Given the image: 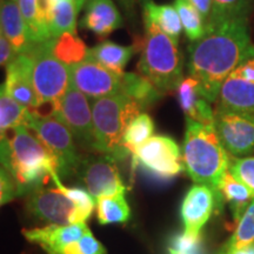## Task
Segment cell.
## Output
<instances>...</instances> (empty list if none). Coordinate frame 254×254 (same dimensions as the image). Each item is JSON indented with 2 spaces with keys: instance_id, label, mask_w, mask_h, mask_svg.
I'll use <instances>...</instances> for the list:
<instances>
[{
  "instance_id": "cell-1",
  "label": "cell",
  "mask_w": 254,
  "mask_h": 254,
  "mask_svg": "<svg viewBox=\"0 0 254 254\" xmlns=\"http://www.w3.org/2000/svg\"><path fill=\"white\" fill-rule=\"evenodd\" d=\"M253 47L247 19L228 20L209 28L190 46L189 71L205 97L215 103L221 85Z\"/></svg>"
},
{
  "instance_id": "cell-2",
  "label": "cell",
  "mask_w": 254,
  "mask_h": 254,
  "mask_svg": "<svg viewBox=\"0 0 254 254\" xmlns=\"http://www.w3.org/2000/svg\"><path fill=\"white\" fill-rule=\"evenodd\" d=\"M0 166L13 179L18 195L28 194L59 174L55 155L25 125L9 131L0 142Z\"/></svg>"
},
{
  "instance_id": "cell-3",
  "label": "cell",
  "mask_w": 254,
  "mask_h": 254,
  "mask_svg": "<svg viewBox=\"0 0 254 254\" xmlns=\"http://www.w3.org/2000/svg\"><path fill=\"white\" fill-rule=\"evenodd\" d=\"M183 161L193 182L211 187L218 193L219 184L230 168L231 158L213 125L186 118Z\"/></svg>"
},
{
  "instance_id": "cell-4",
  "label": "cell",
  "mask_w": 254,
  "mask_h": 254,
  "mask_svg": "<svg viewBox=\"0 0 254 254\" xmlns=\"http://www.w3.org/2000/svg\"><path fill=\"white\" fill-rule=\"evenodd\" d=\"M56 187L41 185L28 193L26 207L34 217L56 225L86 222L95 208V200L86 190L65 186L59 174L52 177Z\"/></svg>"
},
{
  "instance_id": "cell-5",
  "label": "cell",
  "mask_w": 254,
  "mask_h": 254,
  "mask_svg": "<svg viewBox=\"0 0 254 254\" xmlns=\"http://www.w3.org/2000/svg\"><path fill=\"white\" fill-rule=\"evenodd\" d=\"M145 109L128 95L118 93L99 98L92 103L95 153L110 155L117 161L129 153L124 147L127 127Z\"/></svg>"
},
{
  "instance_id": "cell-6",
  "label": "cell",
  "mask_w": 254,
  "mask_h": 254,
  "mask_svg": "<svg viewBox=\"0 0 254 254\" xmlns=\"http://www.w3.org/2000/svg\"><path fill=\"white\" fill-rule=\"evenodd\" d=\"M183 56L178 43L145 18V39L139 71L161 93L177 90L183 80Z\"/></svg>"
},
{
  "instance_id": "cell-7",
  "label": "cell",
  "mask_w": 254,
  "mask_h": 254,
  "mask_svg": "<svg viewBox=\"0 0 254 254\" xmlns=\"http://www.w3.org/2000/svg\"><path fill=\"white\" fill-rule=\"evenodd\" d=\"M27 53L31 60V79L38 98L33 116H55L59 100L69 86V67L53 56L49 40L32 44Z\"/></svg>"
},
{
  "instance_id": "cell-8",
  "label": "cell",
  "mask_w": 254,
  "mask_h": 254,
  "mask_svg": "<svg viewBox=\"0 0 254 254\" xmlns=\"http://www.w3.org/2000/svg\"><path fill=\"white\" fill-rule=\"evenodd\" d=\"M27 127L55 155L59 165L60 177L75 174L82 155L77 147V141L65 124L56 116L38 117L32 114Z\"/></svg>"
},
{
  "instance_id": "cell-9",
  "label": "cell",
  "mask_w": 254,
  "mask_h": 254,
  "mask_svg": "<svg viewBox=\"0 0 254 254\" xmlns=\"http://www.w3.org/2000/svg\"><path fill=\"white\" fill-rule=\"evenodd\" d=\"M132 168L154 179H172L184 170L182 152L170 136L153 135L132 154Z\"/></svg>"
},
{
  "instance_id": "cell-10",
  "label": "cell",
  "mask_w": 254,
  "mask_h": 254,
  "mask_svg": "<svg viewBox=\"0 0 254 254\" xmlns=\"http://www.w3.org/2000/svg\"><path fill=\"white\" fill-rule=\"evenodd\" d=\"M118 161L106 154L82 155L74 176L94 200L101 196L126 193L127 187L120 176Z\"/></svg>"
},
{
  "instance_id": "cell-11",
  "label": "cell",
  "mask_w": 254,
  "mask_h": 254,
  "mask_svg": "<svg viewBox=\"0 0 254 254\" xmlns=\"http://www.w3.org/2000/svg\"><path fill=\"white\" fill-rule=\"evenodd\" d=\"M55 116L65 124L79 145L88 151L95 152L92 106L86 95L71 82L57 105Z\"/></svg>"
},
{
  "instance_id": "cell-12",
  "label": "cell",
  "mask_w": 254,
  "mask_h": 254,
  "mask_svg": "<svg viewBox=\"0 0 254 254\" xmlns=\"http://www.w3.org/2000/svg\"><path fill=\"white\" fill-rule=\"evenodd\" d=\"M214 128L232 155L243 157L254 152V116L220 109L214 110Z\"/></svg>"
},
{
  "instance_id": "cell-13",
  "label": "cell",
  "mask_w": 254,
  "mask_h": 254,
  "mask_svg": "<svg viewBox=\"0 0 254 254\" xmlns=\"http://www.w3.org/2000/svg\"><path fill=\"white\" fill-rule=\"evenodd\" d=\"M123 74L110 71L88 57L69 66V82L93 100L123 93Z\"/></svg>"
},
{
  "instance_id": "cell-14",
  "label": "cell",
  "mask_w": 254,
  "mask_h": 254,
  "mask_svg": "<svg viewBox=\"0 0 254 254\" xmlns=\"http://www.w3.org/2000/svg\"><path fill=\"white\" fill-rule=\"evenodd\" d=\"M220 198L211 187L195 184L190 187L182 204L183 234L189 238H199L202 227L209 220L217 199Z\"/></svg>"
},
{
  "instance_id": "cell-15",
  "label": "cell",
  "mask_w": 254,
  "mask_h": 254,
  "mask_svg": "<svg viewBox=\"0 0 254 254\" xmlns=\"http://www.w3.org/2000/svg\"><path fill=\"white\" fill-rule=\"evenodd\" d=\"M31 60L27 53L15 55L6 65L5 88L9 97L31 114L38 109V98L31 79Z\"/></svg>"
},
{
  "instance_id": "cell-16",
  "label": "cell",
  "mask_w": 254,
  "mask_h": 254,
  "mask_svg": "<svg viewBox=\"0 0 254 254\" xmlns=\"http://www.w3.org/2000/svg\"><path fill=\"white\" fill-rule=\"evenodd\" d=\"M88 230L86 222L69 225L50 224L44 227L24 230L23 234L32 244H36L46 254H60L62 250L84 236Z\"/></svg>"
},
{
  "instance_id": "cell-17",
  "label": "cell",
  "mask_w": 254,
  "mask_h": 254,
  "mask_svg": "<svg viewBox=\"0 0 254 254\" xmlns=\"http://www.w3.org/2000/svg\"><path fill=\"white\" fill-rule=\"evenodd\" d=\"M177 97L186 118L214 126V110L205 97L200 82L193 77L184 78L177 87Z\"/></svg>"
},
{
  "instance_id": "cell-18",
  "label": "cell",
  "mask_w": 254,
  "mask_h": 254,
  "mask_svg": "<svg viewBox=\"0 0 254 254\" xmlns=\"http://www.w3.org/2000/svg\"><path fill=\"white\" fill-rule=\"evenodd\" d=\"M0 28L15 55L26 52L32 45L26 24L14 0H0Z\"/></svg>"
},
{
  "instance_id": "cell-19",
  "label": "cell",
  "mask_w": 254,
  "mask_h": 254,
  "mask_svg": "<svg viewBox=\"0 0 254 254\" xmlns=\"http://www.w3.org/2000/svg\"><path fill=\"white\" fill-rule=\"evenodd\" d=\"M217 107L254 116V82L230 74L221 85Z\"/></svg>"
},
{
  "instance_id": "cell-20",
  "label": "cell",
  "mask_w": 254,
  "mask_h": 254,
  "mask_svg": "<svg viewBox=\"0 0 254 254\" xmlns=\"http://www.w3.org/2000/svg\"><path fill=\"white\" fill-rule=\"evenodd\" d=\"M82 26L100 37L109 36L122 26V15L112 0H90Z\"/></svg>"
},
{
  "instance_id": "cell-21",
  "label": "cell",
  "mask_w": 254,
  "mask_h": 254,
  "mask_svg": "<svg viewBox=\"0 0 254 254\" xmlns=\"http://www.w3.org/2000/svg\"><path fill=\"white\" fill-rule=\"evenodd\" d=\"M218 193L230 205L232 214L237 222L254 200L253 190L234 177L230 171L222 177L218 186Z\"/></svg>"
},
{
  "instance_id": "cell-22",
  "label": "cell",
  "mask_w": 254,
  "mask_h": 254,
  "mask_svg": "<svg viewBox=\"0 0 254 254\" xmlns=\"http://www.w3.org/2000/svg\"><path fill=\"white\" fill-rule=\"evenodd\" d=\"M134 55V49L131 46H123L113 41H104L97 46L88 49L87 57L99 63L117 74H123L127 63Z\"/></svg>"
},
{
  "instance_id": "cell-23",
  "label": "cell",
  "mask_w": 254,
  "mask_h": 254,
  "mask_svg": "<svg viewBox=\"0 0 254 254\" xmlns=\"http://www.w3.org/2000/svg\"><path fill=\"white\" fill-rule=\"evenodd\" d=\"M144 18L151 20L171 39L179 43L183 25L173 5H158L153 0H144Z\"/></svg>"
},
{
  "instance_id": "cell-24",
  "label": "cell",
  "mask_w": 254,
  "mask_h": 254,
  "mask_svg": "<svg viewBox=\"0 0 254 254\" xmlns=\"http://www.w3.org/2000/svg\"><path fill=\"white\" fill-rule=\"evenodd\" d=\"M32 114L9 97L5 84L0 85V142L9 131L18 126H27Z\"/></svg>"
},
{
  "instance_id": "cell-25",
  "label": "cell",
  "mask_w": 254,
  "mask_h": 254,
  "mask_svg": "<svg viewBox=\"0 0 254 254\" xmlns=\"http://www.w3.org/2000/svg\"><path fill=\"white\" fill-rule=\"evenodd\" d=\"M49 43L53 56L68 67L87 58L88 49L77 33H63L50 39Z\"/></svg>"
},
{
  "instance_id": "cell-26",
  "label": "cell",
  "mask_w": 254,
  "mask_h": 254,
  "mask_svg": "<svg viewBox=\"0 0 254 254\" xmlns=\"http://www.w3.org/2000/svg\"><path fill=\"white\" fill-rule=\"evenodd\" d=\"M95 214L100 225L125 224L131 218V208L125 193L101 196L95 200Z\"/></svg>"
},
{
  "instance_id": "cell-27",
  "label": "cell",
  "mask_w": 254,
  "mask_h": 254,
  "mask_svg": "<svg viewBox=\"0 0 254 254\" xmlns=\"http://www.w3.org/2000/svg\"><path fill=\"white\" fill-rule=\"evenodd\" d=\"M123 93L138 101L144 109L155 103L163 94L147 78L135 73L123 74Z\"/></svg>"
},
{
  "instance_id": "cell-28",
  "label": "cell",
  "mask_w": 254,
  "mask_h": 254,
  "mask_svg": "<svg viewBox=\"0 0 254 254\" xmlns=\"http://www.w3.org/2000/svg\"><path fill=\"white\" fill-rule=\"evenodd\" d=\"M253 0H212V17L207 30L228 20L249 19Z\"/></svg>"
},
{
  "instance_id": "cell-29",
  "label": "cell",
  "mask_w": 254,
  "mask_h": 254,
  "mask_svg": "<svg viewBox=\"0 0 254 254\" xmlns=\"http://www.w3.org/2000/svg\"><path fill=\"white\" fill-rule=\"evenodd\" d=\"M254 245V200L237 222V228L219 254H230Z\"/></svg>"
},
{
  "instance_id": "cell-30",
  "label": "cell",
  "mask_w": 254,
  "mask_h": 254,
  "mask_svg": "<svg viewBox=\"0 0 254 254\" xmlns=\"http://www.w3.org/2000/svg\"><path fill=\"white\" fill-rule=\"evenodd\" d=\"M154 123L147 113H140L127 127L124 135V147L129 154H134L140 146L153 136Z\"/></svg>"
},
{
  "instance_id": "cell-31",
  "label": "cell",
  "mask_w": 254,
  "mask_h": 254,
  "mask_svg": "<svg viewBox=\"0 0 254 254\" xmlns=\"http://www.w3.org/2000/svg\"><path fill=\"white\" fill-rule=\"evenodd\" d=\"M79 8L75 1H60L55 6L51 19V37L63 33H77V15Z\"/></svg>"
},
{
  "instance_id": "cell-32",
  "label": "cell",
  "mask_w": 254,
  "mask_h": 254,
  "mask_svg": "<svg viewBox=\"0 0 254 254\" xmlns=\"http://www.w3.org/2000/svg\"><path fill=\"white\" fill-rule=\"evenodd\" d=\"M173 6L179 14L186 37L192 43L201 39L207 32V28H206L204 19L194 8V6L190 4L189 0H176Z\"/></svg>"
},
{
  "instance_id": "cell-33",
  "label": "cell",
  "mask_w": 254,
  "mask_h": 254,
  "mask_svg": "<svg viewBox=\"0 0 254 254\" xmlns=\"http://www.w3.org/2000/svg\"><path fill=\"white\" fill-rule=\"evenodd\" d=\"M37 1L38 0H18L17 1L25 24H26L28 38L32 44L44 43L51 39L49 34L40 26Z\"/></svg>"
},
{
  "instance_id": "cell-34",
  "label": "cell",
  "mask_w": 254,
  "mask_h": 254,
  "mask_svg": "<svg viewBox=\"0 0 254 254\" xmlns=\"http://www.w3.org/2000/svg\"><path fill=\"white\" fill-rule=\"evenodd\" d=\"M60 254H107V252L88 228L80 239L64 247Z\"/></svg>"
},
{
  "instance_id": "cell-35",
  "label": "cell",
  "mask_w": 254,
  "mask_h": 254,
  "mask_svg": "<svg viewBox=\"0 0 254 254\" xmlns=\"http://www.w3.org/2000/svg\"><path fill=\"white\" fill-rule=\"evenodd\" d=\"M228 171L250 187L254 193V157L231 159Z\"/></svg>"
},
{
  "instance_id": "cell-36",
  "label": "cell",
  "mask_w": 254,
  "mask_h": 254,
  "mask_svg": "<svg viewBox=\"0 0 254 254\" xmlns=\"http://www.w3.org/2000/svg\"><path fill=\"white\" fill-rule=\"evenodd\" d=\"M168 254H206L201 237L189 238L184 234L177 236L168 247Z\"/></svg>"
},
{
  "instance_id": "cell-37",
  "label": "cell",
  "mask_w": 254,
  "mask_h": 254,
  "mask_svg": "<svg viewBox=\"0 0 254 254\" xmlns=\"http://www.w3.org/2000/svg\"><path fill=\"white\" fill-rule=\"evenodd\" d=\"M18 195L17 186L4 167L0 166V207Z\"/></svg>"
},
{
  "instance_id": "cell-38",
  "label": "cell",
  "mask_w": 254,
  "mask_h": 254,
  "mask_svg": "<svg viewBox=\"0 0 254 254\" xmlns=\"http://www.w3.org/2000/svg\"><path fill=\"white\" fill-rule=\"evenodd\" d=\"M15 56L13 49H12L11 44L6 39L2 34L1 28H0V66L7 65V64L13 59Z\"/></svg>"
},
{
  "instance_id": "cell-39",
  "label": "cell",
  "mask_w": 254,
  "mask_h": 254,
  "mask_svg": "<svg viewBox=\"0 0 254 254\" xmlns=\"http://www.w3.org/2000/svg\"><path fill=\"white\" fill-rule=\"evenodd\" d=\"M204 19L206 28L212 17V0H189Z\"/></svg>"
},
{
  "instance_id": "cell-40",
  "label": "cell",
  "mask_w": 254,
  "mask_h": 254,
  "mask_svg": "<svg viewBox=\"0 0 254 254\" xmlns=\"http://www.w3.org/2000/svg\"><path fill=\"white\" fill-rule=\"evenodd\" d=\"M230 254H254V245L245 247V249H241L239 251H236V252L230 253Z\"/></svg>"
},
{
  "instance_id": "cell-41",
  "label": "cell",
  "mask_w": 254,
  "mask_h": 254,
  "mask_svg": "<svg viewBox=\"0 0 254 254\" xmlns=\"http://www.w3.org/2000/svg\"><path fill=\"white\" fill-rule=\"evenodd\" d=\"M85 1H86V0H77V6H78L79 11H80V8L82 7V5H84Z\"/></svg>"
},
{
  "instance_id": "cell-42",
  "label": "cell",
  "mask_w": 254,
  "mask_h": 254,
  "mask_svg": "<svg viewBox=\"0 0 254 254\" xmlns=\"http://www.w3.org/2000/svg\"><path fill=\"white\" fill-rule=\"evenodd\" d=\"M53 1H55V4L57 5L60 1H75V2H77V0H53Z\"/></svg>"
},
{
  "instance_id": "cell-43",
  "label": "cell",
  "mask_w": 254,
  "mask_h": 254,
  "mask_svg": "<svg viewBox=\"0 0 254 254\" xmlns=\"http://www.w3.org/2000/svg\"><path fill=\"white\" fill-rule=\"evenodd\" d=\"M14 1H18V0H14Z\"/></svg>"
}]
</instances>
